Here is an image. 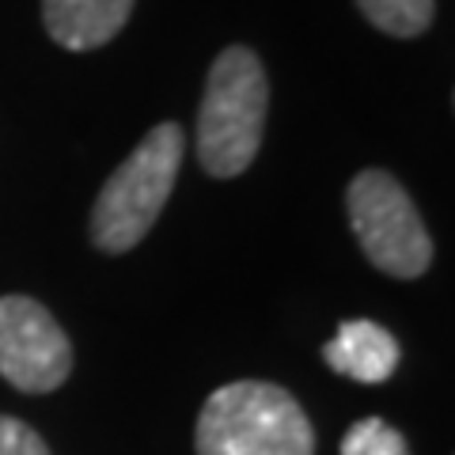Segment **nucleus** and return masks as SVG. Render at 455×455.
Listing matches in <instances>:
<instances>
[{
	"label": "nucleus",
	"mask_w": 455,
	"mask_h": 455,
	"mask_svg": "<svg viewBox=\"0 0 455 455\" xmlns=\"http://www.w3.org/2000/svg\"><path fill=\"white\" fill-rule=\"evenodd\" d=\"M269 84L259 53L228 46L209 68L197 110V160L212 179H235L259 156Z\"/></svg>",
	"instance_id": "nucleus-2"
},
{
	"label": "nucleus",
	"mask_w": 455,
	"mask_h": 455,
	"mask_svg": "<svg viewBox=\"0 0 455 455\" xmlns=\"http://www.w3.org/2000/svg\"><path fill=\"white\" fill-rule=\"evenodd\" d=\"M194 444L197 455H315V433L284 387L239 379L209 395Z\"/></svg>",
	"instance_id": "nucleus-1"
},
{
	"label": "nucleus",
	"mask_w": 455,
	"mask_h": 455,
	"mask_svg": "<svg viewBox=\"0 0 455 455\" xmlns=\"http://www.w3.org/2000/svg\"><path fill=\"white\" fill-rule=\"evenodd\" d=\"M323 357L334 372L357 379V383H383L398 368V341L391 331H383L372 319H353L341 323L334 341L323 346Z\"/></svg>",
	"instance_id": "nucleus-7"
},
{
	"label": "nucleus",
	"mask_w": 455,
	"mask_h": 455,
	"mask_svg": "<svg viewBox=\"0 0 455 455\" xmlns=\"http://www.w3.org/2000/svg\"><path fill=\"white\" fill-rule=\"evenodd\" d=\"M187 137L175 122H164L130 152L107 187L99 190L92 209V239L107 254H122L137 247L148 235V228L160 217L164 202L175 190Z\"/></svg>",
	"instance_id": "nucleus-3"
},
{
	"label": "nucleus",
	"mask_w": 455,
	"mask_h": 455,
	"mask_svg": "<svg viewBox=\"0 0 455 455\" xmlns=\"http://www.w3.org/2000/svg\"><path fill=\"white\" fill-rule=\"evenodd\" d=\"M341 455H410V444L383 418H364L341 436Z\"/></svg>",
	"instance_id": "nucleus-9"
},
{
	"label": "nucleus",
	"mask_w": 455,
	"mask_h": 455,
	"mask_svg": "<svg viewBox=\"0 0 455 455\" xmlns=\"http://www.w3.org/2000/svg\"><path fill=\"white\" fill-rule=\"evenodd\" d=\"M73 372V346L31 296H0V376L16 391H57Z\"/></svg>",
	"instance_id": "nucleus-5"
},
{
	"label": "nucleus",
	"mask_w": 455,
	"mask_h": 455,
	"mask_svg": "<svg viewBox=\"0 0 455 455\" xmlns=\"http://www.w3.org/2000/svg\"><path fill=\"white\" fill-rule=\"evenodd\" d=\"M0 455H50V448L31 425L0 414Z\"/></svg>",
	"instance_id": "nucleus-10"
},
{
	"label": "nucleus",
	"mask_w": 455,
	"mask_h": 455,
	"mask_svg": "<svg viewBox=\"0 0 455 455\" xmlns=\"http://www.w3.org/2000/svg\"><path fill=\"white\" fill-rule=\"evenodd\" d=\"M349 224L361 239V251L376 269L403 281L421 277L433 262V239L425 232L410 194L398 179L379 167L361 171L346 194Z\"/></svg>",
	"instance_id": "nucleus-4"
},
{
	"label": "nucleus",
	"mask_w": 455,
	"mask_h": 455,
	"mask_svg": "<svg viewBox=\"0 0 455 455\" xmlns=\"http://www.w3.org/2000/svg\"><path fill=\"white\" fill-rule=\"evenodd\" d=\"M357 8L364 12L368 23L395 38L425 35L433 23V12H436L433 0H357Z\"/></svg>",
	"instance_id": "nucleus-8"
},
{
	"label": "nucleus",
	"mask_w": 455,
	"mask_h": 455,
	"mask_svg": "<svg viewBox=\"0 0 455 455\" xmlns=\"http://www.w3.org/2000/svg\"><path fill=\"white\" fill-rule=\"evenodd\" d=\"M137 0H42V20L57 46L99 50L130 23Z\"/></svg>",
	"instance_id": "nucleus-6"
}]
</instances>
